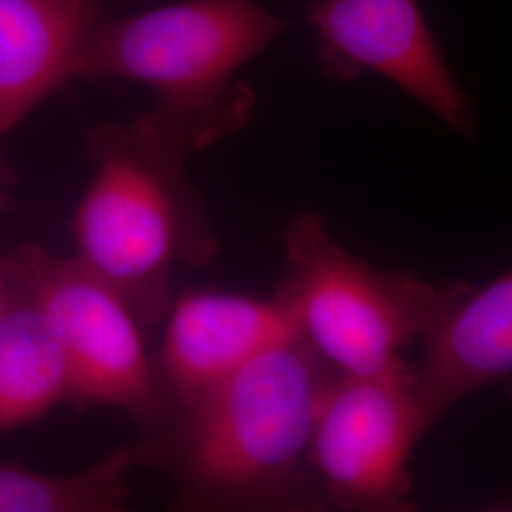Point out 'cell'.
<instances>
[{
    "mask_svg": "<svg viewBox=\"0 0 512 512\" xmlns=\"http://www.w3.org/2000/svg\"><path fill=\"white\" fill-rule=\"evenodd\" d=\"M336 374L296 330L145 444V461H167L184 509H327L310 454Z\"/></svg>",
    "mask_w": 512,
    "mask_h": 512,
    "instance_id": "1",
    "label": "cell"
},
{
    "mask_svg": "<svg viewBox=\"0 0 512 512\" xmlns=\"http://www.w3.org/2000/svg\"><path fill=\"white\" fill-rule=\"evenodd\" d=\"M308 19L327 76L382 74L461 137L475 135L473 99L446 67L418 0H317Z\"/></svg>",
    "mask_w": 512,
    "mask_h": 512,
    "instance_id": "7",
    "label": "cell"
},
{
    "mask_svg": "<svg viewBox=\"0 0 512 512\" xmlns=\"http://www.w3.org/2000/svg\"><path fill=\"white\" fill-rule=\"evenodd\" d=\"M92 181L73 215L74 256L124 296L145 327L173 302L171 277L203 266L219 241L184 160L196 152L154 110L86 137Z\"/></svg>",
    "mask_w": 512,
    "mask_h": 512,
    "instance_id": "2",
    "label": "cell"
},
{
    "mask_svg": "<svg viewBox=\"0 0 512 512\" xmlns=\"http://www.w3.org/2000/svg\"><path fill=\"white\" fill-rule=\"evenodd\" d=\"M283 272L275 302L336 372L365 376L403 363L401 351L467 287L382 270L351 255L317 213L300 211L283 228Z\"/></svg>",
    "mask_w": 512,
    "mask_h": 512,
    "instance_id": "4",
    "label": "cell"
},
{
    "mask_svg": "<svg viewBox=\"0 0 512 512\" xmlns=\"http://www.w3.org/2000/svg\"><path fill=\"white\" fill-rule=\"evenodd\" d=\"M4 277H6V270H4V264H0V311L4 308L6 298H8V287H6Z\"/></svg>",
    "mask_w": 512,
    "mask_h": 512,
    "instance_id": "13",
    "label": "cell"
},
{
    "mask_svg": "<svg viewBox=\"0 0 512 512\" xmlns=\"http://www.w3.org/2000/svg\"><path fill=\"white\" fill-rule=\"evenodd\" d=\"M4 270L52 325L69 366L71 404L118 408L150 433L171 427L175 408L122 294L76 256L37 245L19 247Z\"/></svg>",
    "mask_w": 512,
    "mask_h": 512,
    "instance_id": "5",
    "label": "cell"
},
{
    "mask_svg": "<svg viewBox=\"0 0 512 512\" xmlns=\"http://www.w3.org/2000/svg\"><path fill=\"white\" fill-rule=\"evenodd\" d=\"M107 0H0V137L59 92Z\"/></svg>",
    "mask_w": 512,
    "mask_h": 512,
    "instance_id": "10",
    "label": "cell"
},
{
    "mask_svg": "<svg viewBox=\"0 0 512 512\" xmlns=\"http://www.w3.org/2000/svg\"><path fill=\"white\" fill-rule=\"evenodd\" d=\"M165 317L156 370L175 408V420L260 351L296 332L275 298L228 291L173 296Z\"/></svg>",
    "mask_w": 512,
    "mask_h": 512,
    "instance_id": "8",
    "label": "cell"
},
{
    "mask_svg": "<svg viewBox=\"0 0 512 512\" xmlns=\"http://www.w3.org/2000/svg\"><path fill=\"white\" fill-rule=\"evenodd\" d=\"M4 202H6V198H4V190H2V179H0V209H2Z\"/></svg>",
    "mask_w": 512,
    "mask_h": 512,
    "instance_id": "14",
    "label": "cell"
},
{
    "mask_svg": "<svg viewBox=\"0 0 512 512\" xmlns=\"http://www.w3.org/2000/svg\"><path fill=\"white\" fill-rule=\"evenodd\" d=\"M143 446H122L92 467L57 475L0 463V512L126 511Z\"/></svg>",
    "mask_w": 512,
    "mask_h": 512,
    "instance_id": "12",
    "label": "cell"
},
{
    "mask_svg": "<svg viewBox=\"0 0 512 512\" xmlns=\"http://www.w3.org/2000/svg\"><path fill=\"white\" fill-rule=\"evenodd\" d=\"M421 342L416 391L427 429L480 391L512 397V268L480 289L467 283Z\"/></svg>",
    "mask_w": 512,
    "mask_h": 512,
    "instance_id": "9",
    "label": "cell"
},
{
    "mask_svg": "<svg viewBox=\"0 0 512 512\" xmlns=\"http://www.w3.org/2000/svg\"><path fill=\"white\" fill-rule=\"evenodd\" d=\"M71 403L65 353L37 302L12 283L0 311V431H14Z\"/></svg>",
    "mask_w": 512,
    "mask_h": 512,
    "instance_id": "11",
    "label": "cell"
},
{
    "mask_svg": "<svg viewBox=\"0 0 512 512\" xmlns=\"http://www.w3.org/2000/svg\"><path fill=\"white\" fill-rule=\"evenodd\" d=\"M285 27L253 0H186L137 18H103L86 40L78 78L154 88V112L200 150L247 120L253 93L232 76Z\"/></svg>",
    "mask_w": 512,
    "mask_h": 512,
    "instance_id": "3",
    "label": "cell"
},
{
    "mask_svg": "<svg viewBox=\"0 0 512 512\" xmlns=\"http://www.w3.org/2000/svg\"><path fill=\"white\" fill-rule=\"evenodd\" d=\"M416 370L406 363L376 374H336L319 408L311 469L327 509L410 511V456L425 435Z\"/></svg>",
    "mask_w": 512,
    "mask_h": 512,
    "instance_id": "6",
    "label": "cell"
}]
</instances>
